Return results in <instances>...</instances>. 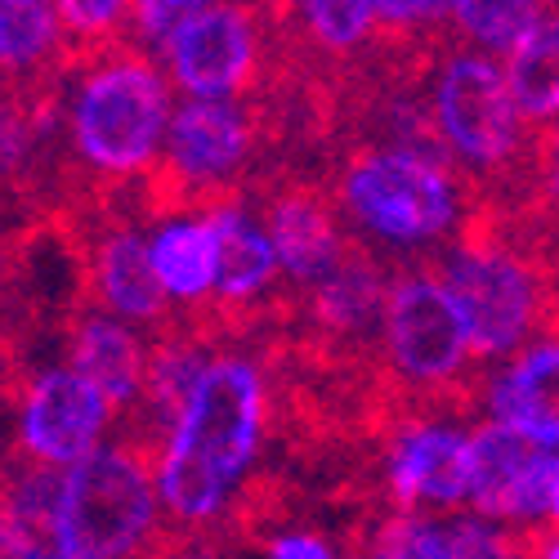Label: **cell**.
I'll list each match as a JSON object with an SVG mask.
<instances>
[{
	"label": "cell",
	"mask_w": 559,
	"mask_h": 559,
	"mask_svg": "<svg viewBox=\"0 0 559 559\" xmlns=\"http://www.w3.org/2000/svg\"><path fill=\"white\" fill-rule=\"evenodd\" d=\"M524 546H528V559H559V533H524Z\"/></svg>",
	"instance_id": "28"
},
{
	"label": "cell",
	"mask_w": 559,
	"mask_h": 559,
	"mask_svg": "<svg viewBox=\"0 0 559 559\" xmlns=\"http://www.w3.org/2000/svg\"><path fill=\"white\" fill-rule=\"evenodd\" d=\"M157 461L126 443L99 448L63 471L59 533L68 559H134L153 542Z\"/></svg>",
	"instance_id": "3"
},
{
	"label": "cell",
	"mask_w": 559,
	"mask_h": 559,
	"mask_svg": "<svg viewBox=\"0 0 559 559\" xmlns=\"http://www.w3.org/2000/svg\"><path fill=\"white\" fill-rule=\"evenodd\" d=\"M170 130V90L162 72L134 50L112 45L76 81L68 134L72 153L108 183L148 175Z\"/></svg>",
	"instance_id": "1"
},
{
	"label": "cell",
	"mask_w": 559,
	"mask_h": 559,
	"mask_svg": "<svg viewBox=\"0 0 559 559\" xmlns=\"http://www.w3.org/2000/svg\"><path fill=\"white\" fill-rule=\"evenodd\" d=\"M385 358L403 390H452L471 358V336L465 322L439 277L426 269H407L394 277L385 318Z\"/></svg>",
	"instance_id": "7"
},
{
	"label": "cell",
	"mask_w": 559,
	"mask_h": 559,
	"mask_svg": "<svg viewBox=\"0 0 559 559\" xmlns=\"http://www.w3.org/2000/svg\"><path fill=\"white\" fill-rule=\"evenodd\" d=\"M537 179H542L546 198L559 206V126H550L546 139L537 144Z\"/></svg>",
	"instance_id": "27"
},
{
	"label": "cell",
	"mask_w": 559,
	"mask_h": 559,
	"mask_svg": "<svg viewBox=\"0 0 559 559\" xmlns=\"http://www.w3.org/2000/svg\"><path fill=\"white\" fill-rule=\"evenodd\" d=\"M269 559H336L332 546L322 542L318 533H277L269 537Z\"/></svg>",
	"instance_id": "26"
},
{
	"label": "cell",
	"mask_w": 559,
	"mask_h": 559,
	"mask_svg": "<svg viewBox=\"0 0 559 559\" xmlns=\"http://www.w3.org/2000/svg\"><path fill=\"white\" fill-rule=\"evenodd\" d=\"M0 559H10V510H5V492H0Z\"/></svg>",
	"instance_id": "29"
},
{
	"label": "cell",
	"mask_w": 559,
	"mask_h": 559,
	"mask_svg": "<svg viewBox=\"0 0 559 559\" xmlns=\"http://www.w3.org/2000/svg\"><path fill=\"white\" fill-rule=\"evenodd\" d=\"M430 112L448 153L471 170L506 175L524 148V117L510 99L506 68L484 50H452L443 59Z\"/></svg>",
	"instance_id": "6"
},
{
	"label": "cell",
	"mask_w": 559,
	"mask_h": 559,
	"mask_svg": "<svg viewBox=\"0 0 559 559\" xmlns=\"http://www.w3.org/2000/svg\"><path fill=\"white\" fill-rule=\"evenodd\" d=\"M255 144V121L233 99H183L166 130V170L179 179L193 206L206 215L228 198V179L238 175Z\"/></svg>",
	"instance_id": "8"
},
{
	"label": "cell",
	"mask_w": 559,
	"mask_h": 559,
	"mask_svg": "<svg viewBox=\"0 0 559 559\" xmlns=\"http://www.w3.org/2000/svg\"><path fill=\"white\" fill-rule=\"evenodd\" d=\"M385 269L381 260H371V251L362 242H349L341 269L305 292V318L313 322V332L322 341V349H332L358 332H367L377 318H385Z\"/></svg>",
	"instance_id": "16"
},
{
	"label": "cell",
	"mask_w": 559,
	"mask_h": 559,
	"mask_svg": "<svg viewBox=\"0 0 559 559\" xmlns=\"http://www.w3.org/2000/svg\"><path fill=\"white\" fill-rule=\"evenodd\" d=\"M153 269L170 300L206 305L215 296V224L202 215V219H175L157 228Z\"/></svg>",
	"instance_id": "19"
},
{
	"label": "cell",
	"mask_w": 559,
	"mask_h": 559,
	"mask_svg": "<svg viewBox=\"0 0 559 559\" xmlns=\"http://www.w3.org/2000/svg\"><path fill=\"white\" fill-rule=\"evenodd\" d=\"M19 412H23L19 443H23L27 461H40V465H50V471H72V465L99 452L112 407L95 385H85L72 367H50V371H36L32 377Z\"/></svg>",
	"instance_id": "9"
},
{
	"label": "cell",
	"mask_w": 559,
	"mask_h": 559,
	"mask_svg": "<svg viewBox=\"0 0 559 559\" xmlns=\"http://www.w3.org/2000/svg\"><path fill=\"white\" fill-rule=\"evenodd\" d=\"M385 484L394 510L407 515H421V506L452 510L471 501V435L439 421L403 426L385 456Z\"/></svg>",
	"instance_id": "11"
},
{
	"label": "cell",
	"mask_w": 559,
	"mask_h": 559,
	"mask_svg": "<svg viewBox=\"0 0 559 559\" xmlns=\"http://www.w3.org/2000/svg\"><path fill=\"white\" fill-rule=\"evenodd\" d=\"M264 421H269L264 371L242 354H219L202 367L189 407H183L162 456L193 461L233 488V479L260 452Z\"/></svg>",
	"instance_id": "5"
},
{
	"label": "cell",
	"mask_w": 559,
	"mask_h": 559,
	"mask_svg": "<svg viewBox=\"0 0 559 559\" xmlns=\"http://www.w3.org/2000/svg\"><path fill=\"white\" fill-rule=\"evenodd\" d=\"M448 550H452V559H528L524 537L515 542L510 528H492L479 515L448 524Z\"/></svg>",
	"instance_id": "24"
},
{
	"label": "cell",
	"mask_w": 559,
	"mask_h": 559,
	"mask_svg": "<svg viewBox=\"0 0 559 559\" xmlns=\"http://www.w3.org/2000/svg\"><path fill=\"white\" fill-rule=\"evenodd\" d=\"M300 23V36L322 55H354L367 40H377V5L367 0H305L300 10H287Z\"/></svg>",
	"instance_id": "22"
},
{
	"label": "cell",
	"mask_w": 559,
	"mask_h": 559,
	"mask_svg": "<svg viewBox=\"0 0 559 559\" xmlns=\"http://www.w3.org/2000/svg\"><path fill=\"white\" fill-rule=\"evenodd\" d=\"M506 85L524 121L559 117V10H550L506 55Z\"/></svg>",
	"instance_id": "20"
},
{
	"label": "cell",
	"mask_w": 559,
	"mask_h": 559,
	"mask_svg": "<svg viewBox=\"0 0 559 559\" xmlns=\"http://www.w3.org/2000/svg\"><path fill=\"white\" fill-rule=\"evenodd\" d=\"M269 242L277 251V269H283L296 287H318L341 269L345 251L354 238H345L336 202L313 189V183H287L269 198Z\"/></svg>",
	"instance_id": "12"
},
{
	"label": "cell",
	"mask_w": 559,
	"mask_h": 559,
	"mask_svg": "<svg viewBox=\"0 0 559 559\" xmlns=\"http://www.w3.org/2000/svg\"><path fill=\"white\" fill-rule=\"evenodd\" d=\"M55 59H63L59 5H45V0H0V90L23 95V90L55 85L50 81Z\"/></svg>",
	"instance_id": "18"
},
{
	"label": "cell",
	"mask_w": 559,
	"mask_h": 559,
	"mask_svg": "<svg viewBox=\"0 0 559 559\" xmlns=\"http://www.w3.org/2000/svg\"><path fill=\"white\" fill-rule=\"evenodd\" d=\"M546 14L550 5L542 0H456L448 5V23L456 27V36L484 45L488 55H510Z\"/></svg>",
	"instance_id": "21"
},
{
	"label": "cell",
	"mask_w": 559,
	"mask_h": 559,
	"mask_svg": "<svg viewBox=\"0 0 559 559\" xmlns=\"http://www.w3.org/2000/svg\"><path fill=\"white\" fill-rule=\"evenodd\" d=\"M68 367L95 385L108 407H134L148 377V349L130 328L104 313H81L68 328Z\"/></svg>",
	"instance_id": "15"
},
{
	"label": "cell",
	"mask_w": 559,
	"mask_h": 559,
	"mask_svg": "<svg viewBox=\"0 0 559 559\" xmlns=\"http://www.w3.org/2000/svg\"><path fill=\"white\" fill-rule=\"evenodd\" d=\"M198 10H202V0H139V5H130V23L139 27V36H144L148 45L166 50L170 36Z\"/></svg>",
	"instance_id": "25"
},
{
	"label": "cell",
	"mask_w": 559,
	"mask_h": 559,
	"mask_svg": "<svg viewBox=\"0 0 559 559\" xmlns=\"http://www.w3.org/2000/svg\"><path fill=\"white\" fill-rule=\"evenodd\" d=\"M537 452L524 435L488 421L471 435V506L488 524H520Z\"/></svg>",
	"instance_id": "17"
},
{
	"label": "cell",
	"mask_w": 559,
	"mask_h": 559,
	"mask_svg": "<svg viewBox=\"0 0 559 559\" xmlns=\"http://www.w3.org/2000/svg\"><path fill=\"white\" fill-rule=\"evenodd\" d=\"M90 287L130 322H166L170 296L153 269V242L134 224H108L104 238L90 251Z\"/></svg>",
	"instance_id": "14"
},
{
	"label": "cell",
	"mask_w": 559,
	"mask_h": 559,
	"mask_svg": "<svg viewBox=\"0 0 559 559\" xmlns=\"http://www.w3.org/2000/svg\"><path fill=\"white\" fill-rule=\"evenodd\" d=\"M358 559H452L448 528L435 524L430 515L394 510V515H385L377 528H367Z\"/></svg>",
	"instance_id": "23"
},
{
	"label": "cell",
	"mask_w": 559,
	"mask_h": 559,
	"mask_svg": "<svg viewBox=\"0 0 559 559\" xmlns=\"http://www.w3.org/2000/svg\"><path fill=\"white\" fill-rule=\"evenodd\" d=\"M488 407L501 426L542 452H559V341L542 336L488 381Z\"/></svg>",
	"instance_id": "13"
},
{
	"label": "cell",
	"mask_w": 559,
	"mask_h": 559,
	"mask_svg": "<svg viewBox=\"0 0 559 559\" xmlns=\"http://www.w3.org/2000/svg\"><path fill=\"white\" fill-rule=\"evenodd\" d=\"M439 283L448 287L475 358H506L524 349L533 332H546L555 313L550 277H542L528 251L497 238H465L443 264Z\"/></svg>",
	"instance_id": "2"
},
{
	"label": "cell",
	"mask_w": 559,
	"mask_h": 559,
	"mask_svg": "<svg viewBox=\"0 0 559 559\" xmlns=\"http://www.w3.org/2000/svg\"><path fill=\"white\" fill-rule=\"evenodd\" d=\"M251 23H255V10L247 5H211V0H202V10L162 50L170 63V76L193 99H228L247 90L255 76Z\"/></svg>",
	"instance_id": "10"
},
{
	"label": "cell",
	"mask_w": 559,
	"mask_h": 559,
	"mask_svg": "<svg viewBox=\"0 0 559 559\" xmlns=\"http://www.w3.org/2000/svg\"><path fill=\"white\" fill-rule=\"evenodd\" d=\"M341 211L385 247H430L456 228L461 193L443 162L403 148H362L341 175Z\"/></svg>",
	"instance_id": "4"
}]
</instances>
